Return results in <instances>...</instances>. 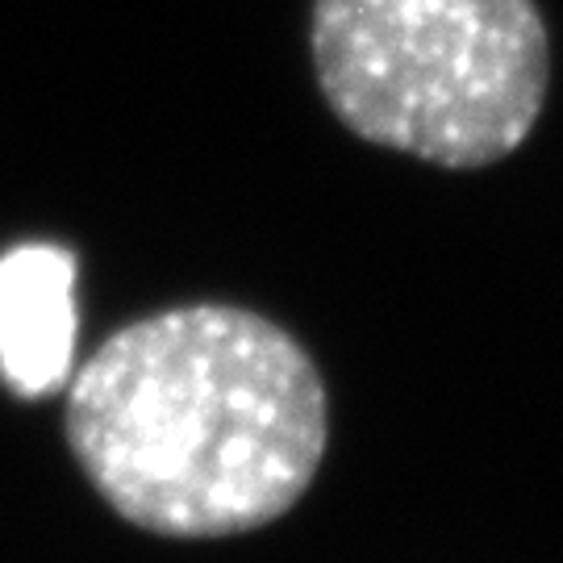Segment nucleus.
<instances>
[{
	"mask_svg": "<svg viewBox=\"0 0 563 563\" xmlns=\"http://www.w3.org/2000/svg\"><path fill=\"white\" fill-rule=\"evenodd\" d=\"M67 446L104 505L159 539H234L309 493L330 443L313 355L239 305L121 325L76 372Z\"/></svg>",
	"mask_w": 563,
	"mask_h": 563,
	"instance_id": "obj_1",
	"label": "nucleus"
},
{
	"mask_svg": "<svg viewBox=\"0 0 563 563\" xmlns=\"http://www.w3.org/2000/svg\"><path fill=\"white\" fill-rule=\"evenodd\" d=\"M76 351V260L30 242L0 255V372L21 397L59 388Z\"/></svg>",
	"mask_w": 563,
	"mask_h": 563,
	"instance_id": "obj_3",
	"label": "nucleus"
},
{
	"mask_svg": "<svg viewBox=\"0 0 563 563\" xmlns=\"http://www.w3.org/2000/svg\"><path fill=\"white\" fill-rule=\"evenodd\" d=\"M309 55L351 134L451 172L509 159L551 88L539 0H313Z\"/></svg>",
	"mask_w": 563,
	"mask_h": 563,
	"instance_id": "obj_2",
	"label": "nucleus"
}]
</instances>
